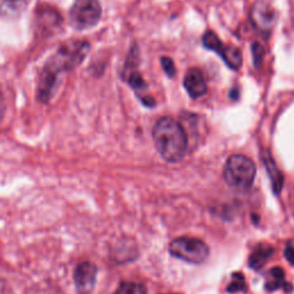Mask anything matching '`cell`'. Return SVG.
Wrapping results in <instances>:
<instances>
[{
	"label": "cell",
	"instance_id": "obj_1",
	"mask_svg": "<svg viewBox=\"0 0 294 294\" xmlns=\"http://www.w3.org/2000/svg\"><path fill=\"white\" fill-rule=\"evenodd\" d=\"M153 141L157 152L167 162L182 161L187 150V135L181 123L171 117H162L153 129Z\"/></svg>",
	"mask_w": 294,
	"mask_h": 294
},
{
	"label": "cell",
	"instance_id": "obj_2",
	"mask_svg": "<svg viewBox=\"0 0 294 294\" xmlns=\"http://www.w3.org/2000/svg\"><path fill=\"white\" fill-rule=\"evenodd\" d=\"M91 45L85 40H69L62 44L59 50L46 61L44 67L51 69L58 75L74 71L85 60Z\"/></svg>",
	"mask_w": 294,
	"mask_h": 294
},
{
	"label": "cell",
	"instance_id": "obj_3",
	"mask_svg": "<svg viewBox=\"0 0 294 294\" xmlns=\"http://www.w3.org/2000/svg\"><path fill=\"white\" fill-rule=\"evenodd\" d=\"M257 166L250 157L233 154L226 160L223 170V178L229 186L236 190H247L253 185Z\"/></svg>",
	"mask_w": 294,
	"mask_h": 294
},
{
	"label": "cell",
	"instance_id": "obj_4",
	"mask_svg": "<svg viewBox=\"0 0 294 294\" xmlns=\"http://www.w3.org/2000/svg\"><path fill=\"white\" fill-rule=\"evenodd\" d=\"M169 252L173 257L190 263H201L207 258L209 248L204 241L197 238L181 237L169 244Z\"/></svg>",
	"mask_w": 294,
	"mask_h": 294
},
{
	"label": "cell",
	"instance_id": "obj_5",
	"mask_svg": "<svg viewBox=\"0 0 294 294\" xmlns=\"http://www.w3.org/2000/svg\"><path fill=\"white\" fill-rule=\"evenodd\" d=\"M101 12L98 0H75L69 10V23L76 30L90 29L99 22Z\"/></svg>",
	"mask_w": 294,
	"mask_h": 294
},
{
	"label": "cell",
	"instance_id": "obj_6",
	"mask_svg": "<svg viewBox=\"0 0 294 294\" xmlns=\"http://www.w3.org/2000/svg\"><path fill=\"white\" fill-rule=\"evenodd\" d=\"M251 21L261 34H269L277 21V14L274 7L265 0H257L251 8Z\"/></svg>",
	"mask_w": 294,
	"mask_h": 294
},
{
	"label": "cell",
	"instance_id": "obj_7",
	"mask_svg": "<svg viewBox=\"0 0 294 294\" xmlns=\"http://www.w3.org/2000/svg\"><path fill=\"white\" fill-rule=\"evenodd\" d=\"M98 268L90 261L79 262L74 271V286L76 294H92L97 283Z\"/></svg>",
	"mask_w": 294,
	"mask_h": 294
},
{
	"label": "cell",
	"instance_id": "obj_8",
	"mask_svg": "<svg viewBox=\"0 0 294 294\" xmlns=\"http://www.w3.org/2000/svg\"><path fill=\"white\" fill-rule=\"evenodd\" d=\"M62 23V17L57 9L44 7L36 10V27L44 35L53 34Z\"/></svg>",
	"mask_w": 294,
	"mask_h": 294
},
{
	"label": "cell",
	"instance_id": "obj_9",
	"mask_svg": "<svg viewBox=\"0 0 294 294\" xmlns=\"http://www.w3.org/2000/svg\"><path fill=\"white\" fill-rule=\"evenodd\" d=\"M184 87L193 99L205 96L207 92V83L201 71L198 68L188 69L184 77Z\"/></svg>",
	"mask_w": 294,
	"mask_h": 294
},
{
	"label": "cell",
	"instance_id": "obj_10",
	"mask_svg": "<svg viewBox=\"0 0 294 294\" xmlns=\"http://www.w3.org/2000/svg\"><path fill=\"white\" fill-rule=\"evenodd\" d=\"M30 0H1L0 16L5 20H15L26 10Z\"/></svg>",
	"mask_w": 294,
	"mask_h": 294
},
{
	"label": "cell",
	"instance_id": "obj_11",
	"mask_svg": "<svg viewBox=\"0 0 294 294\" xmlns=\"http://www.w3.org/2000/svg\"><path fill=\"white\" fill-rule=\"evenodd\" d=\"M261 156L263 157V160H264L265 168H267L269 176H270V178H271L274 190L276 193H278V192L282 190V186H283V176H282L281 171L278 170V168H277V166H276L274 159H272V156L269 154L268 150H264L263 154H262Z\"/></svg>",
	"mask_w": 294,
	"mask_h": 294
},
{
	"label": "cell",
	"instance_id": "obj_12",
	"mask_svg": "<svg viewBox=\"0 0 294 294\" xmlns=\"http://www.w3.org/2000/svg\"><path fill=\"white\" fill-rule=\"evenodd\" d=\"M220 55L222 57L227 67L233 69V71L239 69L241 65H243V53L236 46L224 47V50Z\"/></svg>",
	"mask_w": 294,
	"mask_h": 294
},
{
	"label": "cell",
	"instance_id": "obj_13",
	"mask_svg": "<svg viewBox=\"0 0 294 294\" xmlns=\"http://www.w3.org/2000/svg\"><path fill=\"white\" fill-rule=\"evenodd\" d=\"M274 250L268 245H261V246L257 247L252 253L250 257V264L252 268L258 269L265 263V261L272 255Z\"/></svg>",
	"mask_w": 294,
	"mask_h": 294
},
{
	"label": "cell",
	"instance_id": "obj_14",
	"mask_svg": "<svg viewBox=\"0 0 294 294\" xmlns=\"http://www.w3.org/2000/svg\"><path fill=\"white\" fill-rule=\"evenodd\" d=\"M202 44L204 46L207 48V50H211L213 52H216V53L220 54L222 51L224 50V45L222 43V40L220 39L218 35H216L214 31H206L202 36Z\"/></svg>",
	"mask_w": 294,
	"mask_h": 294
},
{
	"label": "cell",
	"instance_id": "obj_15",
	"mask_svg": "<svg viewBox=\"0 0 294 294\" xmlns=\"http://www.w3.org/2000/svg\"><path fill=\"white\" fill-rule=\"evenodd\" d=\"M114 294H146V288L141 283L122 282Z\"/></svg>",
	"mask_w": 294,
	"mask_h": 294
},
{
	"label": "cell",
	"instance_id": "obj_16",
	"mask_svg": "<svg viewBox=\"0 0 294 294\" xmlns=\"http://www.w3.org/2000/svg\"><path fill=\"white\" fill-rule=\"evenodd\" d=\"M252 57H253L255 67H260L263 64L265 58V48L263 47V45L257 43V41H254L252 44Z\"/></svg>",
	"mask_w": 294,
	"mask_h": 294
},
{
	"label": "cell",
	"instance_id": "obj_17",
	"mask_svg": "<svg viewBox=\"0 0 294 294\" xmlns=\"http://www.w3.org/2000/svg\"><path fill=\"white\" fill-rule=\"evenodd\" d=\"M128 83L130 84V86L137 93L141 92V91H143V90H145L147 87L145 80L143 79V77L141 76V74H139L138 72H134V73L129 74Z\"/></svg>",
	"mask_w": 294,
	"mask_h": 294
},
{
	"label": "cell",
	"instance_id": "obj_18",
	"mask_svg": "<svg viewBox=\"0 0 294 294\" xmlns=\"http://www.w3.org/2000/svg\"><path fill=\"white\" fill-rule=\"evenodd\" d=\"M245 283H244V276L240 274L233 275V282L227 286V292H238L244 291Z\"/></svg>",
	"mask_w": 294,
	"mask_h": 294
},
{
	"label": "cell",
	"instance_id": "obj_19",
	"mask_svg": "<svg viewBox=\"0 0 294 294\" xmlns=\"http://www.w3.org/2000/svg\"><path fill=\"white\" fill-rule=\"evenodd\" d=\"M160 62L164 73H166L169 77H174L175 74H176V67H175L173 59L169 57H162L160 59Z\"/></svg>",
	"mask_w": 294,
	"mask_h": 294
},
{
	"label": "cell",
	"instance_id": "obj_20",
	"mask_svg": "<svg viewBox=\"0 0 294 294\" xmlns=\"http://www.w3.org/2000/svg\"><path fill=\"white\" fill-rule=\"evenodd\" d=\"M285 257L290 263L294 265V246H292V245H289L285 248Z\"/></svg>",
	"mask_w": 294,
	"mask_h": 294
},
{
	"label": "cell",
	"instance_id": "obj_21",
	"mask_svg": "<svg viewBox=\"0 0 294 294\" xmlns=\"http://www.w3.org/2000/svg\"><path fill=\"white\" fill-rule=\"evenodd\" d=\"M6 113V101L5 98H3L1 91H0V123L3 120V116H5Z\"/></svg>",
	"mask_w": 294,
	"mask_h": 294
}]
</instances>
